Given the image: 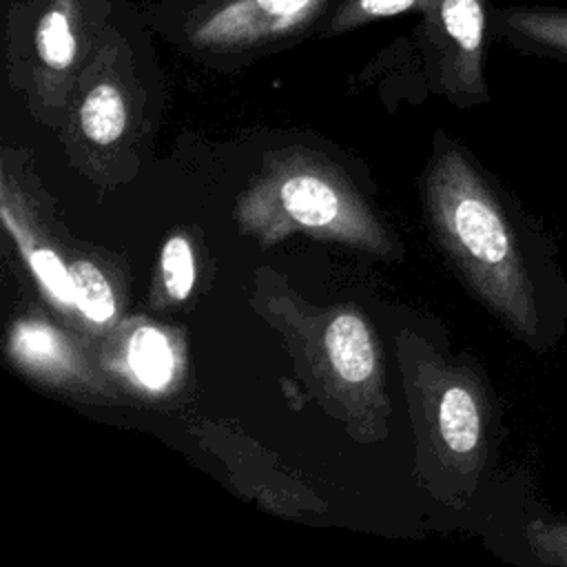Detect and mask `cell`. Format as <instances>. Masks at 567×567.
Segmentation results:
<instances>
[{
	"label": "cell",
	"instance_id": "1",
	"mask_svg": "<svg viewBox=\"0 0 567 567\" xmlns=\"http://www.w3.org/2000/svg\"><path fill=\"white\" fill-rule=\"evenodd\" d=\"M252 303L286 337L308 390L350 436L383 441L392 408L370 321L352 306L312 308L270 272L257 275Z\"/></svg>",
	"mask_w": 567,
	"mask_h": 567
},
{
	"label": "cell",
	"instance_id": "2",
	"mask_svg": "<svg viewBox=\"0 0 567 567\" xmlns=\"http://www.w3.org/2000/svg\"><path fill=\"white\" fill-rule=\"evenodd\" d=\"M423 199L443 252L474 295L516 334L538 337L534 286L514 230L481 173L445 137L432 153Z\"/></svg>",
	"mask_w": 567,
	"mask_h": 567
},
{
	"label": "cell",
	"instance_id": "3",
	"mask_svg": "<svg viewBox=\"0 0 567 567\" xmlns=\"http://www.w3.org/2000/svg\"><path fill=\"white\" fill-rule=\"evenodd\" d=\"M235 221L264 246L306 233L383 259L401 255L394 235L352 179L334 162L303 146L266 155L261 173L237 199Z\"/></svg>",
	"mask_w": 567,
	"mask_h": 567
},
{
	"label": "cell",
	"instance_id": "4",
	"mask_svg": "<svg viewBox=\"0 0 567 567\" xmlns=\"http://www.w3.org/2000/svg\"><path fill=\"white\" fill-rule=\"evenodd\" d=\"M117 0H2L4 66L31 113L60 126Z\"/></svg>",
	"mask_w": 567,
	"mask_h": 567
},
{
	"label": "cell",
	"instance_id": "5",
	"mask_svg": "<svg viewBox=\"0 0 567 567\" xmlns=\"http://www.w3.org/2000/svg\"><path fill=\"white\" fill-rule=\"evenodd\" d=\"M341 0H153L151 33L213 66H235L319 38Z\"/></svg>",
	"mask_w": 567,
	"mask_h": 567
},
{
	"label": "cell",
	"instance_id": "6",
	"mask_svg": "<svg viewBox=\"0 0 567 567\" xmlns=\"http://www.w3.org/2000/svg\"><path fill=\"white\" fill-rule=\"evenodd\" d=\"M396 359L416 439V470L427 489L445 496V483L474 472L483 443V412L472 381L447 365L419 334L401 330Z\"/></svg>",
	"mask_w": 567,
	"mask_h": 567
},
{
	"label": "cell",
	"instance_id": "7",
	"mask_svg": "<svg viewBox=\"0 0 567 567\" xmlns=\"http://www.w3.org/2000/svg\"><path fill=\"white\" fill-rule=\"evenodd\" d=\"M148 33L140 4L117 0L62 124L75 151H89V159L124 151L144 120L153 73Z\"/></svg>",
	"mask_w": 567,
	"mask_h": 567
},
{
	"label": "cell",
	"instance_id": "8",
	"mask_svg": "<svg viewBox=\"0 0 567 567\" xmlns=\"http://www.w3.org/2000/svg\"><path fill=\"white\" fill-rule=\"evenodd\" d=\"M489 0H430L416 16V42L436 93L456 106L485 102V49L492 31Z\"/></svg>",
	"mask_w": 567,
	"mask_h": 567
},
{
	"label": "cell",
	"instance_id": "9",
	"mask_svg": "<svg viewBox=\"0 0 567 567\" xmlns=\"http://www.w3.org/2000/svg\"><path fill=\"white\" fill-rule=\"evenodd\" d=\"M7 357L40 385L84 401H115L106 372L97 370L71 337L42 317L13 321L7 334Z\"/></svg>",
	"mask_w": 567,
	"mask_h": 567
},
{
	"label": "cell",
	"instance_id": "10",
	"mask_svg": "<svg viewBox=\"0 0 567 567\" xmlns=\"http://www.w3.org/2000/svg\"><path fill=\"white\" fill-rule=\"evenodd\" d=\"M100 365L113 383L157 399L175 392L182 383V339L144 317H135L111 328Z\"/></svg>",
	"mask_w": 567,
	"mask_h": 567
},
{
	"label": "cell",
	"instance_id": "11",
	"mask_svg": "<svg viewBox=\"0 0 567 567\" xmlns=\"http://www.w3.org/2000/svg\"><path fill=\"white\" fill-rule=\"evenodd\" d=\"M0 217L20 248V255L24 257L33 279L44 290V295L51 299V303L64 312L75 315L73 303V284H71V268L62 259V255L55 250L51 241L44 239L40 228L35 226L29 206L20 197L22 193L11 188V179L2 173V190H0Z\"/></svg>",
	"mask_w": 567,
	"mask_h": 567
},
{
	"label": "cell",
	"instance_id": "12",
	"mask_svg": "<svg viewBox=\"0 0 567 567\" xmlns=\"http://www.w3.org/2000/svg\"><path fill=\"white\" fill-rule=\"evenodd\" d=\"M492 33L520 53L567 62V7H494Z\"/></svg>",
	"mask_w": 567,
	"mask_h": 567
},
{
	"label": "cell",
	"instance_id": "13",
	"mask_svg": "<svg viewBox=\"0 0 567 567\" xmlns=\"http://www.w3.org/2000/svg\"><path fill=\"white\" fill-rule=\"evenodd\" d=\"M75 315L93 328L109 330L115 326L117 299L106 272L91 259L69 261Z\"/></svg>",
	"mask_w": 567,
	"mask_h": 567
},
{
	"label": "cell",
	"instance_id": "14",
	"mask_svg": "<svg viewBox=\"0 0 567 567\" xmlns=\"http://www.w3.org/2000/svg\"><path fill=\"white\" fill-rule=\"evenodd\" d=\"M427 2L430 0H341L326 20L319 38H337L385 18L419 13Z\"/></svg>",
	"mask_w": 567,
	"mask_h": 567
},
{
	"label": "cell",
	"instance_id": "15",
	"mask_svg": "<svg viewBox=\"0 0 567 567\" xmlns=\"http://www.w3.org/2000/svg\"><path fill=\"white\" fill-rule=\"evenodd\" d=\"M197 279L195 257L190 241L175 233L171 235L159 252V286L164 292V299L171 303H182L190 297Z\"/></svg>",
	"mask_w": 567,
	"mask_h": 567
},
{
	"label": "cell",
	"instance_id": "16",
	"mask_svg": "<svg viewBox=\"0 0 567 567\" xmlns=\"http://www.w3.org/2000/svg\"><path fill=\"white\" fill-rule=\"evenodd\" d=\"M140 2H142V4H148V2H153V0H140Z\"/></svg>",
	"mask_w": 567,
	"mask_h": 567
}]
</instances>
